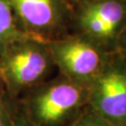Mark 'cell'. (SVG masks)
I'll list each match as a JSON object with an SVG mask.
<instances>
[{
    "mask_svg": "<svg viewBox=\"0 0 126 126\" xmlns=\"http://www.w3.org/2000/svg\"><path fill=\"white\" fill-rule=\"evenodd\" d=\"M89 88L60 74L32 88L16 103L35 126H67L87 107Z\"/></svg>",
    "mask_w": 126,
    "mask_h": 126,
    "instance_id": "cell-1",
    "label": "cell"
},
{
    "mask_svg": "<svg viewBox=\"0 0 126 126\" xmlns=\"http://www.w3.org/2000/svg\"><path fill=\"white\" fill-rule=\"evenodd\" d=\"M54 67L46 42L29 36L13 41L0 54V79L6 95L16 103L44 82Z\"/></svg>",
    "mask_w": 126,
    "mask_h": 126,
    "instance_id": "cell-2",
    "label": "cell"
},
{
    "mask_svg": "<svg viewBox=\"0 0 126 126\" xmlns=\"http://www.w3.org/2000/svg\"><path fill=\"white\" fill-rule=\"evenodd\" d=\"M46 43L60 74L88 86L101 73L113 53L73 32Z\"/></svg>",
    "mask_w": 126,
    "mask_h": 126,
    "instance_id": "cell-3",
    "label": "cell"
},
{
    "mask_svg": "<svg viewBox=\"0 0 126 126\" xmlns=\"http://www.w3.org/2000/svg\"><path fill=\"white\" fill-rule=\"evenodd\" d=\"M126 29V0H95L74 4L71 32L114 52Z\"/></svg>",
    "mask_w": 126,
    "mask_h": 126,
    "instance_id": "cell-4",
    "label": "cell"
},
{
    "mask_svg": "<svg viewBox=\"0 0 126 126\" xmlns=\"http://www.w3.org/2000/svg\"><path fill=\"white\" fill-rule=\"evenodd\" d=\"M21 30L44 42L71 32L72 0H9Z\"/></svg>",
    "mask_w": 126,
    "mask_h": 126,
    "instance_id": "cell-5",
    "label": "cell"
},
{
    "mask_svg": "<svg viewBox=\"0 0 126 126\" xmlns=\"http://www.w3.org/2000/svg\"><path fill=\"white\" fill-rule=\"evenodd\" d=\"M87 107L115 126L126 124V61L118 51L91 83Z\"/></svg>",
    "mask_w": 126,
    "mask_h": 126,
    "instance_id": "cell-6",
    "label": "cell"
},
{
    "mask_svg": "<svg viewBox=\"0 0 126 126\" xmlns=\"http://www.w3.org/2000/svg\"><path fill=\"white\" fill-rule=\"evenodd\" d=\"M27 35L19 27L9 0H0V54L13 41Z\"/></svg>",
    "mask_w": 126,
    "mask_h": 126,
    "instance_id": "cell-7",
    "label": "cell"
},
{
    "mask_svg": "<svg viewBox=\"0 0 126 126\" xmlns=\"http://www.w3.org/2000/svg\"><path fill=\"white\" fill-rule=\"evenodd\" d=\"M74 126H115L86 107L74 122Z\"/></svg>",
    "mask_w": 126,
    "mask_h": 126,
    "instance_id": "cell-8",
    "label": "cell"
},
{
    "mask_svg": "<svg viewBox=\"0 0 126 126\" xmlns=\"http://www.w3.org/2000/svg\"><path fill=\"white\" fill-rule=\"evenodd\" d=\"M16 103L7 96H0V126H13V116Z\"/></svg>",
    "mask_w": 126,
    "mask_h": 126,
    "instance_id": "cell-9",
    "label": "cell"
},
{
    "mask_svg": "<svg viewBox=\"0 0 126 126\" xmlns=\"http://www.w3.org/2000/svg\"><path fill=\"white\" fill-rule=\"evenodd\" d=\"M13 126H35L30 122V120L27 118L25 113L23 112L18 105H16L15 112H14Z\"/></svg>",
    "mask_w": 126,
    "mask_h": 126,
    "instance_id": "cell-10",
    "label": "cell"
},
{
    "mask_svg": "<svg viewBox=\"0 0 126 126\" xmlns=\"http://www.w3.org/2000/svg\"><path fill=\"white\" fill-rule=\"evenodd\" d=\"M117 51L122 55L126 61V29L122 34V36L118 42V50Z\"/></svg>",
    "mask_w": 126,
    "mask_h": 126,
    "instance_id": "cell-11",
    "label": "cell"
},
{
    "mask_svg": "<svg viewBox=\"0 0 126 126\" xmlns=\"http://www.w3.org/2000/svg\"><path fill=\"white\" fill-rule=\"evenodd\" d=\"M0 96H7V95H6V93H5L3 84H2V82H1V79H0ZM7 97H8V96H7Z\"/></svg>",
    "mask_w": 126,
    "mask_h": 126,
    "instance_id": "cell-12",
    "label": "cell"
},
{
    "mask_svg": "<svg viewBox=\"0 0 126 126\" xmlns=\"http://www.w3.org/2000/svg\"><path fill=\"white\" fill-rule=\"evenodd\" d=\"M74 4L76 3H79V2H86V1H95V0H72Z\"/></svg>",
    "mask_w": 126,
    "mask_h": 126,
    "instance_id": "cell-13",
    "label": "cell"
},
{
    "mask_svg": "<svg viewBox=\"0 0 126 126\" xmlns=\"http://www.w3.org/2000/svg\"><path fill=\"white\" fill-rule=\"evenodd\" d=\"M74 122H75V121H74ZM74 122H73L72 123H70V124H68L67 126H74Z\"/></svg>",
    "mask_w": 126,
    "mask_h": 126,
    "instance_id": "cell-14",
    "label": "cell"
},
{
    "mask_svg": "<svg viewBox=\"0 0 126 126\" xmlns=\"http://www.w3.org/2000/svg\"><path fill=\"white\" fill-rule=\"evenodd\" d=\"M124 126H126V124H125V125H124Z\"/></svg>",
    "mask_w": 126,
    "mask_h": 126,
    "instance_id": "cell-15",
    "label": "cell"
}]
</instances>
